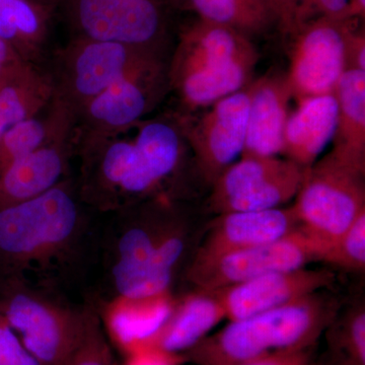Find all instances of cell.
<instances>
[{
	"label": "cell",
	"mask_w": 365,
	"mask_h": 365,
	"mask_svg": "<svg viewBox=\"0 0 365 365\" xmlns=\"http://www.w3.org/2000/svg\"><path fill=\"white\" fill-rule=\"evenodd\" d=\"M187 148L176 114L74 136V153L81 160L79 197L98 210L130 207L176 174Z\"/></svg>",
	"instance_id": "obj_1"
},
{
	"label": "cell",
	"mask_w": 365,
	"mask_h": 365,
	"mask_svg": "<svg viewBox=\"0 0 365 365\" xmlns=\"http://www.w3.org/2000/svg\"><path fill=\"white\" fill-rule=\"evenodd\" d=\"M83 204L67 178L42 195L0 208V285L76 252L86 227Z\"/></svg>",
	"instance_id": "obj_2"
},
{
	"label": "cell",
	"mask_w": 365,
	"mask_h": 365,
	"mask_svg": "<svg viewBox=\"0 0 365 365\" xmlns=\"http://www.w3.org/2000/svg\"><path fill=\"white\" fill-rule=\"evenodd\" d=\"M259 54L249 36L198 20L180 31L168 66L184 113L201 111L251 83Z\"/></svg>",
	"instance_id": "obj_3"
},
{
	"label": "cell",
	"mask_w": 365,
	"mask_h": 365,
	"mask_svg": "<svg viewBox=\"0 0 365 365\" xmlns=\"http://www.w3.org/2000/svg\"><path fill=\"white\" fill-rule=\"evenodd\" d=\"M335 311L327 300L309 295L285 306L230 322L206 336L182 356L197 365H239L276 352L302 351L329 326Z\"/></svg>",
	"instance_id": "obj_4"
},
{
	"label": "cell",
	"mask_w": 365,
	"mask_h": 365,
	"mask_svg": "<svg viewBox=\"0 0 365 365\" xmlns=\"http://www.w3.org/2000/svg\"><path fill=\"white\" fill-rule=\"evenodd\" d=\"M168 0H55L71 38L116 43L165 56Z\"/></svg>",
	"instance_id": "obj_5"
},
{
	"label": "cell",
	"mask_w": 365,
	"mask_h": 365,
	"mask_svg": "<svg viewBox=\"0 0 365 365\" xmlns=\"http://www.w3.org/2000/svg\"><path fill=\"white\" fill-rule=\"evenodd\" d=\"M364 174L330 153L304 170L292 208L299 230L324 251L365 211Z\"/></svg>",
	"instance_id": "obj_6"
},
{
	"label": "cell",
	"mask_w": 365,
	"mask_h": 365,
	"mask_svg": "<svg viewBox=\"0 0 365 365\" xmlns=\"http://www.w3.org/2000/svg\"><path fill=\"white\" fill-rule=\"evenodd\" d=\"M165 56L116 43L71 38L49 69L55 95L72 116L93 98L132 72Z\"/></svg>",
	"instance_id": "obj_7"
},
{
	"label": "cell",
	"mask_w": 365,
	"mask_h": 365,
	"mask_svg": "<svg viewBox=\"0 0 365 365\" xmlns=\"http://www.w3.org/2000/svg\"><path fill=\"white\" fill-rule=\"evenodd\" d=\"M111 239L110 279L116 299L165 295L185 242L176 232H155L143 223L127 222Z\"/></svg>",
	"instance_id": "obj_8"
},
{
	"label": "cell",
	"mask_w": 365,
	"mask_h": 365,
	"mask_svg": "<svg viewBox=\"0 0 365 365\" xmlns=\"http://www.w3.org/2000/svg\"><path fill=\"white\" fill-rule=\"evenodd\" d=\"M0 314L43 365H60L78 344L85 311H76L20 283L0 287Z\"/></svg>",
	"instance_id": "obj_9"
},
{
	"label": "cell",
	"mask_w": 365,
	"mask_h": 365,
	"mask_svg": "<svg viewBox=\"0 0 365 365\" xmlns=\"http://www.w3.org/2000/svg\"><path fill=\"white\" fill-rule=\"evenodd\" d=\"M359 21L319 16L290 34V64L285 78L297 102L334 93L346 71V39Z\"/></svg>",
	"instance_id": "obj_10"
},
{
	"label": "cell",
	"mask_w": 365,
	"mask_h": 365,
	"mask_svg": "<svg viewBox=\"0 0 365 365\" xmlns=\"http://www.w3.org/2000/svg\"><path fill=\"white\" fill-rule=\"evenodd\" d=\"M304 170L287 158H241L211 185L209 206L220 215L278 208L297 196Z\"/></svg>",
	"instance_id": "obj_11"
},
{
	"label": "cell",
	"mask_w": 365,
	"mask_h": 365,
	"mask_svg": "<svg viewBox=\"0 0 365 365\" xmlns=\"http://www.w3.org/2000/svg\"><path fill=\"white\" fill-rule=\"evenodd\" d=\"M323 253L318 242L299 228L269 244L209 260H194L188 279L202 292H215L264 274L306 267L312 262L322 261Z\"/></svg>",
	"instance_id": "obj_12"
},
{
	"label": "cell",
	"mask_w": 365,
	"mask_h": 365,
	"mask_svg": "<svg viewBox=\"0 0 365 365\" xmlns=\"http://www.w3.org/2000/svg\"><path fill=\"white\" fill-rule=\"evenodd\" d=\"M250 83L205 108L199 115L177 114L199 172L208 184L212 185L242 155L246 139Z\"/></svg>",
	"instance_id": "obj_13"
},
{
	"label": "cell",
	"mask_w": 365,
	"mask_h": 365,
	"mask_svg": "<svg viewBox=\"0 0 365 365\" xmlns=\"http://www.w3.org/2000/svg\"><path fill=\"white\" fill-rule=\"evenodd\" d=\"M169 63L155 62L113 83L74 115V136L124 128L145 119L167 93Z\"/></svg>",
	"instance_id": "obj_14"
},
{
	"label": "cell",
	"mask_w": 365,
	"mask_h": 365,
	"mask_svg": "<svg viewBox=\"0 0 365 365\" xmlns=\"http://www.w3.org/2000/svg\"><path fill=\"white\" fill-rule=\"evenodd\" d=\"M334 282L335 274L331 271L304 267L264 274L210 292L220 300L225 318L232 322L304 299Z\"/></svg>",
	"instance_id": "obj_15"
},
{
	"label": "cell",
	"mask_w": 365,
	"mask_h": 365,
	"mask_svg": "<svg viewBox=\"0 0 365 365\" xmlns=\"http://www.w3.org/2000/svg\"><path fill=\"white\" fill-rule=\"evenodd\" d=\"M299 228L292 206L222 213L213 222L194 260H209L232 252L269 244Z\"/></svg>",
	"instance_id": "obj_16"
},
{
	"label": "cell",
	"mask_w": 365,
	"mask_h": 365,
	"mask_svg": "<svg viewBox=\"0 0 365 365\" xmlns=\"http://www.w3.org/2000/svg\"><path fill=\"white\" fill-rule=\"evenodd\" d=\"M74 155L72 134L0 168V208L42 195L63 182Z\"/></svg>",
	"instance_id": "obj_17"
},
{
	"label": "cell",
	"mask_w": 365,
	"mask_h": 365,
	"mask_svg": "<svg viewBox=\"0 0 365 365\" xmlns=\"http://www.w3.org/2000/svg\"><path fill=\"white\" fill-rule=\"evenodd\" d=\"M292 98L285 76L268 74L250 83L246 139L242 158L276 157L282 150L288 104Z\"/></svg>",
	"instance_id": "obj_18"
},
{
	"label": "cell",
	"mask_w": 365,
	"mask_h": 365,
	"mask_svg": "<svg viewBox=\"0 0 365 365\" xmlns=\"http://www.w3.org/2000/svg\"><path fill=\"white\" fill-rule=\"evenodd\" d=\"M337 112L334 93L299 101L287 118L281 153L304 169L311 167L333 139Z\"/></svg>",
	"instance_id": "obj_19"
},
{
	"label": "cell",
	"mask_w": 365,
	"mask_h": 365,
	"mask_svg": "<svg viewBox=\"0 0 365 365\" xmlns=\"http://www.w3.org/2000/svg\"><path fill=\"white\" fill-rule=\"evenodd\" d=\"M55 20L48 0H0V39L24 61L43 66Z\"/></svg>",
	"instance_id": "obj_20"
},
{
	"label": "cell",
	"mask_w": 365,
	"mask_h": 365,
	"mask_svg": "<svg viewBox=\"0 0 365 365\" xmlns=\"http://www.w3.org/2000/svg\"><path fill=\"white\" fill-rule=\"evenodd\" d=\"M225 318V311L217 297L213 292L200 290L173 309L148 348L182 359L185 353L202 341Z\"/></svg>",
	"instance_id": "obj_21"
},
{
	"label": "cell",
	"mask_w": 365,
	"mask_h": 365,
	"mask_svg": "<svg viewBox=\"0 0 365 365\" xmlns=\"http://www.w3.org/2000/svg\"><path fill=\"white\" fill-rule=\"evenodd\" d=\"M55 97L48 69L21 61L0 76V139L16 124L39 113Z\"/></svg>",
	"instance_id": "obj_22"
},
{
	"label": "cell",
	"mask_w": 365,
	"mask_h": 365,
	"mask_svg": "<svg viewBox=\"0 0 365 365\" xmlns=\"http://www.w3.org/2000/svg\"><path fill=\"white\" fill-rule=\"evenodd\" d=\"M334 95L338 112L330 153L365 173V71H346Z\"/></svg>",
	"instance_id": "obj_23"
},
{
	"label": "cell",
	"mask_w": 365,
	"mask_h": 365,
	"mask_svg": "<svg viewBox=\"0 0 365 365\" xmlns=\"http://www.w3.org/2000/svg\"><path fill=\"white\" fill-rule=\"evenodd\" d=\"M115 299L106 314L110 339L126 355L146 349L169 319L173 309L163 297Z\"/></svg>",
	"instance_id": "obj_24"
},
{
	"label": "cell",
	"mask_w": 365,
	"mask_h": 365,
	"mask_svg": "<svg viewBox=\"0 0 365 365\" xmlns=\"http://www.w3.org/2000/svg\"><path fill=\"white\" fill-rule=\"evenodd\" d=\"M71 110L55 95L44 109L16 124L0 139V168L53 143L73 134Z\"/></svg>",
	"instance_id": "obj_25"
},
{
	"label": "cell",
	"mask_w": 365,
	"mask_h": 365,
	"mask_svg": "<svg viewBox=\"0 0 365 365\" xmlns=\"http://www.w3.org/2000/svg\"><path fill=\"white\" fill-rule=\"evenodd\" d=\"M178 9L193 11L200 20L230 26L245 35L265 33L276 25L264 0H168Z\"/></svg>",
	"instance_id": "obj_26"
},
{
	"label": "cell",
	"mask_w": 365,
	"mask_h": 365,
	"mask_svg": "<svg viewBox=\"0 0 365 365\" xmlns=\"http://www.w3.org/2000/svg\"><path fill=\"white\" fill-rule=\"evenodd\" d=\"M60 365H118L100 319L91 309L81 339Z\"/></svg>",
	"instance_id": "obj_27"
},
{
	"label": "cell",
	"mask_w": 365,
	"mask_h": 365,
	"mask_svg": "<svg viewBox=\"0 0 365 365\" xmlns=\"http://www.w3.org/2000/svg\"><path fill=\"white\" fill-rule=\"evenodd\" d=\"M322 261L347 270H364L365 211L335 242L327 247Z\"/></svg>",
	"instance_id": "obj_28"
},
{
	"label": "cell",
	"mask_w": 365,
	"mask_h": 365,
	"mask_svg": "<svg viewBox=\"0 0 365 365\" xmlns=\"http://www.w3.org/2000/svg\"><path fill=\"white\" fill-rule=\"evenodd\" d=\"M340 365H365V311L357 307L347 314L331 339Z\"/></svg>",
	"instance_id": "obj_29"
},
{
	"label": "cell",
	"mask_w": 365,
	"mask_h": 365,
	"mask_svg": "<svg viewBox=\"0 0 365 365\" xmlns=\"http://www.w3.org/2000/svg\"><path fill=\"white\" fill-rule=\"evenodd\" d=\"M0 365H43L0 314Z\"/></svg>",
	"instance_id": "obj_30"
},
{
	"label": "cell",
	"mask_w": 365,
	"mask_h": 365,
	"mask_svg": "<svg viewBox=\"0 0 365 365\" xmlns=\"http://www.w3.org/2000/svg\"><path fill=\"white\" fill-rule=\"evenodd\" d=\"M347 4L348 0H299L295 28L319 16L345 20Z\"/></svg>",
	"instance_id": "obj_31"
},
{
	"label": "cell",
	"mask_w": 365,
	"mask_h": 365,
	"mask_svg": "<svg viewBox=\"0 0 365 365\" xmlns=\"http://www.w3.org/2000/svg\"><path fill=\"white\" fill-rule=\"evenodd\" d=\"M346 71H365V33L359 26H355L346 39Z\"/></svg>",
	"instance_id": "obj_32"
},
{
	"label": "cell",
	"mask_w": 365,
	"mask_h": 365,
	"mask_svg": "<svg viewBox=\"0 0 365 365\" xmlns=\"http://www.w3.org/2000/svg\"><path fill=\"white\" fill-rule=\"evenodd\" d=\"M275 19L280 32L289 36L294 32L299 0H264Z\"/></svg>",
	"instance_id": "obj_33"
},
{
	"label": "cell",
	"mask_w": 365,
	"mask_h": 365,
	"mask_svg": "<svg viewBox=\"0 0 365 365\" xmlns=\"http://www.w3.org/2000/svg\"><path fill=\"white\" fill-rule=\"evenodd\" d=\"M179 357L170 356L158 350L146 348L127 355L123 365H178L181 364Z\"/></svg>",
	"instance_id": "obj_34"
},
{
	"label": "cell",
	"mask_w": 365,
	"mask_h": 365,
	"mask_svg": "<svg viewBox=\"0 0 365 365\" xmlns=\"http://www.w3.org/2000/svg\"><path fill=\"white\" fill-rule=\"evenodd\" d=\"M239 365H309L306 350L276 352Z\"/></svg>",
	"instance_id": "obj_35"
},
{
	"label": "cell",
	"mask_w": 365,
	"mask_h": 365,
	"mask_svg": "<svg viewBox=\"0 0 365 365\" xmlns=\"http://www.w3.org/2000/svg\"><path fill=\"white\" fill-rule=\"evenodd\" d=\"M21 61L24 60L16 54L13 48L0 39V76Z\"/></svg>",
	"instance_id": "obj_36"
},
{
	"label": "cell",
	"mask_w": 365,
	"mask_h": 365,
	"mask_svg": "<svg viewBox=\"0 0 365 365\" xmlns=\"http://www.w3.org/2000/svg\"><path fill=\"white\" fill-rule=\"evenodd\" d=\"M365 0H348L346 9L345 20H364Z\"/></svg>",
	"instance_id": "obj_37"
},
{
	"label": "cell",
	"mask_w": 365,
	"mask_h": 365,
	"mask_svg": "<svg viewBox=\"0 0 365 365\" xmlns=\"http://www.w3.org/2000/svg\"><path fill=\"white\" fill-rule=\"evenodd\" d=\"M48 1H49L55 9V0H48Z\"/></svg>",
	"instance_id": "obj_38"
}]
</instances>
